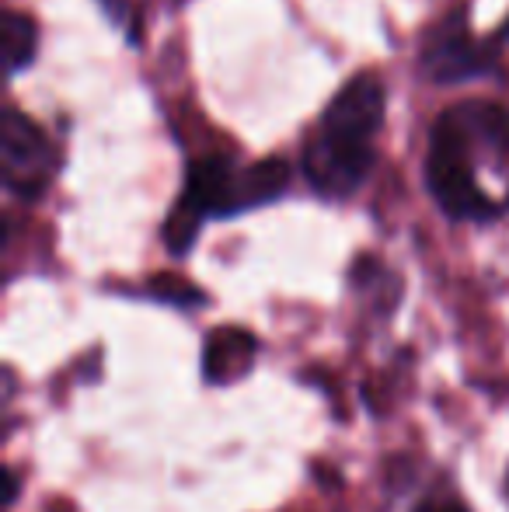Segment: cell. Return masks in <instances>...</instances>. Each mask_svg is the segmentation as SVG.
<instances>
[{
	"instance_id": "cell-6",
	"label": "cell",
	"mask_w": 509,
	"mask_h": 512,
	"mask_svg": "<svg viewBox=\"0 0 509 512\" xmlns=\"http://www.w3.org/2000/svg\"><path fill=\"white\" fill-rule=\"evenodd\" d=\"M429 133L454 140L475 164L482 157L503 164L509 157V108L485 102V98H468V102H457L447 112H440Z\"/></svg>"
},
{
	"instance_id": "cell-7",
	"label": "cell",
	"mask_w": 509,
	"mask_h": 512,
	"mask_svg": "<svg viewBox=\"0 0 509 512\" xmlns=\"http://www.w3.org/2000/svg\"><path fill=\"white\" fill-rule=\"evenodd\" d=\"M384 108H387L384 81L374 70H363V74L349 77L339 88V95L325 105L318 129L339 136V140L374 143L384 126Z\"/></svg>"
},
{
	"instance_id": "cell-5",
	"label": "cell",
	"mask_w": 509,
	"mask_h": 512,
	"mask_svg": "<svg viewBox=\"0 0 509 512\" xmlns=\"http://www.w3.org/2000/svg\"><path fill=\"white\" fill-rule=\"evenodd\" d=\"M374 164H377V143L339 140V136L321 133V129H314L307 136L304 154H300V171H304L307 185L321 199H332V203L356 196L367 185Z\"/></svg>"
},
{
	"instance_id": "cell-1",
	"label": "cell",
	"mask_w": 509,
	"mask_h": 512,
	"mask_svg": "<svg viewBox=\"0 0 509 512\" xmlns=\"http://www.w3.org/2000/svg\"><path fill=\"white\" fill-rule=\"evenodd\" d=\"M290 161L286 157H262V161L238 168L227 154L199 157L185 171V185L178 203L164 216L161 241L171 258H185L196 248L206 220H231L272 206L290 189Z\"/></svg>"
},
{
	"instance_id": "cell-4",
	"label": "cell",
	"mask_w": 509,
	"mask_h": 512,
	"mask_svg": "<svg viewBox=\"0 0 509 512\" xmlns=\"http://www.w3.org/2000/svg\"><path fill=\"white\" fill-rule=\"evenodd\" d=\"M0 164H4V189L21 203H39L53 185L60 154L39 122L18 108H7L0 119Z\"/></svg>"
},
{
	"instance_id": "cell-8",
	"label": "cell",
	"mask_w": 509,
	"mask_h": 512,
	"mask_svg": "<svg viewBox=\"0 0 509 512\" xmlns=\"http://www.w3.org/2000/svg\"><path fill=\"white\" fill-rule=\"evenodd\" d=\"M258 359V338L241 324H224L213 328L203 342V380L210 387H231L245 380L255 370Z\"/></svg>"
},
{
	"instance_id": "cell-2",
	"label": "cell",
	"mask_w": 509,
	"mask_h": 512,
	"mask_svg": "<svg viewBox=\"0 0 509 512\" xmlns=\"http://www.w3.org/2000/svg\"><path fill=\"white\" fill-rule=\"evenodd\" d=\"M419 70L426 81L443 84V88L478 81V77H492L499 70L496 39H475L468 28V11L454 7L422 39Z\"/></svg>"
},
{
	"instance_id": "cell-3",
	"label": "cell",
	"mask_w": 509,
	"mask_h": 512,
	"mask_svg": "<svg viewBox=\"0 0 509 512\" xmlns=\"http://www.w3.org/2000/svg\"><path fill=\"white\" fill-rule=\"evenodd\" d=\"M478 164L440 133H429L426 150V189L436 209L454 223H489L503 216V206L478 185Z\"/></svg>"
},
{
	"instance_id": "cell-9",
	"label": "cell",
	"mask_w": 509,
	"mask_h": 512,
	"mask_svg": "<svg viewBox=\"0 0 509 512\" xmlns=\"http://www.w3.org/2000/svg\"><path fill=\"white\" fill-rule=\"evenodd\" d=\"M4 67L7 77H18L21 70H28L39 53V25L32 14L25 11H4Z\"/></svg>"
},
{
	"instance_id": "cell-10",
	"label": "cell",
	"mask_w": 509,
	"mask_h": 512,
	"mask_svg": "<svg viewBox=\"0 0 509 512\" xmlns=\"http://www.w3.org/2000/svg\"><path fill=\"white\" fill-rule=\"evenodd\" d=\"M143 300H154V304H164V307H175V310H196V307H206L210 297L199 290L196 283L182 276H171V272H157L143 283Z\"/></svg>"
},
{
	"instance_id": "cell-13",
	"label": "cell",
	"mask_w": 509,
	"mask_h": 512,
	"mask_svg": "<svg viewBox=\"0 0 509 512\" xmlns=\"http://www.w3.org/2000/svg\"><path fill=\"white\" fill-rule=\"evenodd\" d=\"M503 495H506V502H509V471H506V481H503Z\"/></svg>"
},
{
	"instance_id": "cell-12",
	"label": "cell",
	"mask_w": 509,
	"mask_h": 512,
	"mask_svg": "<svg viewBox=\"0 0 509 512\" xmlns=\"http://www.w3.org/2000/svg\"><path fill=\"white\" fill-rule=\"evenodd\" d=\"M18 492H21V478L14 467H4V506L11 509L18 502Z\"/></svg>"
},
{
	"instance_id": "cell-11",
	"label": "cell",
	"mask_w": 509,
	"mask_h": 512,
	"mask_svg": "<svg viewBox=\"0 0 509 512\" xmlns=\"http://www.w3.org/2000/svg\"><path fill=\"white\" fill-rule=\"evenodd\" d=\"M412 512H471L468 502L454 492H429L412 506Z\"/></svg>"
}]
</instances>
